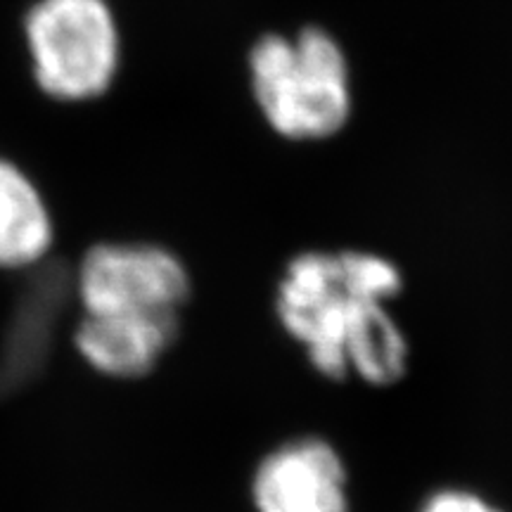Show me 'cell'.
<instances>
[{
  "instance_id": "4",
  "label": "cell",
  "mask_w": 512,
  "mask_h": 512,
  "mask_svg": "<svg viewBox=\"0 0 512 512\" xmlns=\"http://www.w3.org/2000/svg\"><path fill=\"white\" fill-rule=\"evenodd\" d=\"M190 292L183 261L147 242H102L79 266V297L88 316H181Z\"/></svg>"
},
{
  "instance_id": "8",
  "label": "cell",
  "mask_w": 512,
  "mask_h": 512,
  "mask_svg": "<svg viewBox=\"0 0 512 512\" xmlns=\"http://www.w3.org/2000/svg\"><path fill=\"white\" fill-rule=\"evenodd\" d=\"M418 512H505L489 503L482 494L472 489H460V486H446V489L432 491L425 501L420 503Z\"/></svg>"
},
{
  "instance_id": "2",
  "label": "cell",
  "mask_w": 512,
  "mask_h": 512,
  "mask_svg": "<svg viewBox=\"0 0 512 512\" xmlns=\"http://www.w3.org/2000/svg\"><path fill=\"white\" fill-rule=\"evenodd\" d=\"M252 91L280 136L318 140L337 133L351 112L349 64L323 29L264 36L249 53Z\"/></svg>"
},
{
  "instance_id": "7",
  "label": "cell",
  "mask_w": 512,
  "mask_h": 512,
  "mask_svg": "<svg viewBox=\"0 0 512 512\" xmlns=\"http://www.w3.org/2000/svg\"><path fill=\"white\" fill-rule=\"evenodd\" d=\"M55 223L27 171L0 155V271L34 266L50 252Z\"/></svg>"
},
{
  "instance_id": "3",
  "label": "cell",
  "mask_w": 512,
  "mask_h": 512,
  "mask_svg": "<svg viewBox=\"0 0 512 512\" xmlns=\"http://www.w3.org/2000/svg\"><path fill=\"white\" fill-rule=\"evenodd\" d=\"M22 34L31 79L50 100L83 105L117 81L121 31L110 0H34Z\"/></svg>"
},
{
  "instance_id": "6",
  "label": "cell",
  "mask_w": 512,
  "mask_h": 512,
  "mask_svg": "<svg viewBox=\"0 0 512 512\" xmlns=\"http://www.w3.org/2000/svg\"><path fill=\"white\" fill-rule=\"evenodd\" d=\"M181 316H88L76 330V349L95 370L119 380L152 373L176 342Z\"/></svg>"
},
{
  "instance_id": "1",
  "label": "cell",
  "mask_w": 512,
  "mask_h": 512,
  "mask_svg": "<svg viewBox=\"0 0 512 512\" xmlns=\"http://www.w3.org/2000/svg\"><path fill=\"white\" fill-rule=\"evenodd\" d=\"M401 290V268L382 254L302 252L275 287V318L323 380L392 387L411 363L406 332L389 311Z\"/></svg>"
},
{
  "instance_id": "5",
  "label": "cell",
  "mask_w": 512,
  "mask_h": 512,
  "mask_svg": "<svg viewBox=\"0 0 512 512\" xmlns=\"http://www.w3.org/2000/svg\"><path fill=\"white\" fill-rule=\"evenodd\" d=\"M249 498L254 512H351L347 463L323 437L280 441L256 463Z\"/></svg>"
}]
</instances>
